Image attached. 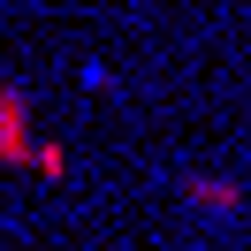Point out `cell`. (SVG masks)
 <instances>
[{
    "label": "cell",
    "mask_w": 251,
    "mask_h": 251,
    "mask_svg": "<svg viewBox=\"0 0 251 251\" xmlns=\"http://www.w3.org/2000/svg\"><path fill=\"white\" fill-rule=\"evenodd\" d=\"M190 198H198L205 213H236V205H244V190H236V183H213V175H198V183H190Z\"/></svg>",
    "instance_id": "cell-1"
}]
</instances>
